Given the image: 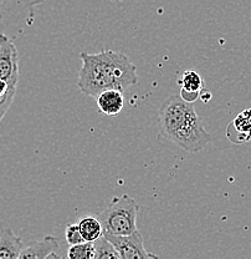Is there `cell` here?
I'll return each instance as SVG.
<instances>
[{"label": "cell", "instance_id": "obj_1", "mask_svg": "<svg viewBox=\"0 0 251 259\" xmlns=\"http://www.w3.org/2000/svg\"><path fill=\"white\" fill-rule=\"evenodd\" d=\"M77 88L86 95L96 97L102 91H123L138 83L136 65L123 53L101 50L96 54L82 51Z\"/></svg>", "mask_w": 251, "mask_h": 259}, {"label": "cell", "instance_id": "obj_2", "mask_svg": "<svg viewBox=\"0 0 251 259\" xmlns=\"http://www.w3.org/2000/svg\"><path fill=\"white\" fill-rule=\"evenodd\" d=\"M158 117L159 139L171 141L187 152H199L212 142L213 136L205 130L193 102L185 101L180 95H172L164 100L159 107Z\"/></svg>", "mask_w": 251, "mask_h": 259}, {"label": "cell", "instance_id": "obj_3", "mask_svg": "<svg viewBox=\"0 0 251 259\" xmlns=\"http://www.w3.org/2000/svg\"><path fill=\"white\" fill-rule=\"evenodd\" d=\"M138 203L128 194L113 197L109 206L98 215L104 234L127 236L137 231V213Z\"/></svg>", "mask_w": 251, "mask_h": 259}, {"label": "cell", "instance_id": "obj_4", "mask_svg": "<svg viewBox=\"0 0 251 259\" xmlns=\"http://www.w3.org/2000/svg\"><path fill=\"white\" fill-rule=\"evenodd\" d=\"M105 236L112 243L113 247L120 254V259H148L157 258V255L148 253L144 248L143 237L138 229L136 232L127 236H115V234H107Z\"/></svg>", "mask_w": 251, "mask_h": 259}, {"label": "cell", "instance_id": "obj_5", "mask_svg": "<svg viewBox=\"0 0 251 259\" xmlns=\"http://www.w3.org/2000/svg\"><path fill=\"white\" fill-rule=\"evenodd\" d=\"M0 79L13 86L18 85L19 81L18 50L4 34H0Z\"/></svg>", "mask_w": 251, "mask_h": 259}, {"label": "cell", "instance_id": "obj_6", "mask_svg": "<svg viewBox=\"0 0 251 259\" xmlns=\"http://www.w3.org/2000/svg\"><path fill=\"white\" fill-rule=\"evenodd\" d=\"M60 243L55 236H46L40 241H32L24 245L19 259L61 258L59 254Z\"/></svg>", "mask_w": 251, "mask_h": 259}, {"label": "cell", "instance_id": "obj_7", "mask_svg": "<svg viewBox=\"0 0 251 259\" xmlns=\"http://www.w3.org/2000/svg\"><path fill=\"white\" fill-rule=\"evenodd\" d=\"M226 136L231 142L244 144L251 140V109L245 110L228 126Z\"/></svg>", "mask_w": 251, "mask_h": 259}, {"label": "cell", "instance_id": "obj_8", "mask_svg": "<svg viewBox=\"0 0 251 259\" xmlns=\"http://www.w3.org/2000/svg\"><path fill=\"white\" fill-rule=\"evenodd\" d=\"M179 85L182 86L179 95L188 102H194L200 97V94L205 90L204 81L200 75L195 70H185L179 80Z\"/></svg>", "mask_w": 251, "mask_h": 259}, {"label": "cell", "instance_id": "obj_9", "mask_svg": "<svg viewBox=\"0 0 251 259\" xmlns=\"http://www.w3.org/2000/svg\"><path fill=\"white\" fill-rule=\"evenodd\" d=\"M94 99H96L99 112L107 116H117L122 111L123 105H125L123 94L120 90L102 91Z\"/></svg>", "mask_w": 251, "mask_h": 259}, {"label": "cell", "instance_id": "obj_10", "mask_svg": "<svg viewBox=\"0 0 251 259\" xmlns=\"http://www.w3.org/2000/svg\"><path fill=\"white\" fill-rule=\"evenodd\" d=\"M24 244L20 237L15 236L10 229L0 231V259L20 258Z\"/></svg>", "mask_w": 251, "mask_h": 259}, {"label": "cell", "instance_id": "obj_11", "mask_svg": "<svg viewBox=\"0 0 251 259\" xmlns=\"http://www.w3.org/2000/svg\"><path fill=\"white\" fill-rule=\"evenodd\" d=\"M77 225H79L81 236L85 242H94L99 237L104 236L102 225L97 217L86 215V217L81 218Z\"/></svg>", "mask_w": 251, "mask_h": 259}, {"label": "cell", "instance_id": "obj_12", "mask_svg": "<svg viewBox=\"0 0 251 259\" xmlns=\"http://www.w3.org/2000/svg\"><path fill=\"white\" fill-rule=\"evenodd\" d=\"M44 2L45 0H0L2 14L7 13L10 15H19L24 10H31Z\"/></svg>", "mask_w": 251, "mask_h": 259}, {"label": "cell", "instance_id": "obj_13", "mask_svg": "<svg viewBox=\"0 0 251 259\" xmlns=\"http://www.w3.org/2000/svg\"><path fill=\"white\" fill-rule=\"evenodd\" d=\"M92 243L94 248V259H120L118 252L105 234Z\"/></svg>", "mask_w": 251, "mask_h": 259}, {"label": "cell", "instance_id": "obj_14", "mask_svg": "<svg viewBox=\"0 0 251 259\" xmlns=\"http://www.w3.org/2000/svg\"><path fill=\"white\" fill-rule=\"evenodd\" d=\"M69 259H94V248L92 242H82L70 245L67 250Z\"/></svg>", "mask_w": 251, "mask_h": 259}, {"label": "cell", "instance_id": "obj_15", "mask_svg": "<svg viewBox=\"0 0 251 259\" xmlns=\"http://www.w3.org/2000/svg\"><path fill=\"white\" fill-rule=\"evenodd\" d=\"M65 238H66V242L69 243L70 245L79 244V243L85 242L83 241L82 236H81L79 225L67 226L66 229H65Z\"/></svg>", "mask_w": 251, "mask_h": 259}, {"label": "cell", "instance_id": "obj_16", "mask_svg": "<svg viewBox=\"0 0 251 259\" xmlns=\"http://www.w3.org/2000/svg\"><path fill=\"white\" fill-rule=\"evenodd\" d=\"M12 94H16V86L9 85L7 81L0 79V99H4Z\"/></svg>", "mask_w": 251, "mask_h": 259}, {"label": "cell", "instance_id": "obj_17", "mask_svg": "<svg viewBox=\"0 0 251 259\" xmlns=\"http://www.w3.org/2000/svg\"><path fill=\"white\" fill-rule=\"evenodd\" d=\"M14 96L15 95H9V96H7V97H4V99L0 100V121L3 120L4 115L7 113L8 110H9L10 105L13 104Z\"/></svg>", "mask_w": 251, "mask_h": 259}]
</instances>
